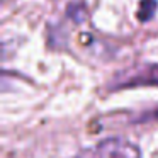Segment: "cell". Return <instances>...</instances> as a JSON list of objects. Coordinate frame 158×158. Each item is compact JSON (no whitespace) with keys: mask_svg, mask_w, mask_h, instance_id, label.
Instances as JSON below:
<instances>
[{"mask_svg":"<svg viewBox=\"0 0 158 158\" xmlns=\"http://www.w3.org/2000/svg\"><path fill=\"white\" fill-rule=\"evenodd\" d=\"M141 151L136 143L127 138L114 136L102 139L92 148L82 150L75 158H139Z\"/></svg>","mask_w":158,"mask_h":158,"instance_id":"6da1fadb","label":"cell"},{"mask_svg":"<svg viewBox=\"0 0 158 158\" xmlns=\"http://www.w3.org/2000/svg\"><path fill=\"white\" fill-rule=\"evenodd\" d=\"M110 90L129 89V87H158V63H146L141 66H131L116 73L109 83Z\"/></svg>","mask_w":158,"mask_h":158,"instance_id":"7a4b0ae2","label":"cell"},{"mask_svg":"<svg viewBox=\"0 0 158 158\" xmlns=\"http://www.w3.org/2000/svg\"><path fill=\"white\" fill-rule=\"evenodd\" d=\"M156 9H158L156 0H141L139 2V10H138V19H139L141 22L150 21V19H153Z\"/></svg>","mask_w":158,"mask_h":158,"instance_id":"3957f363","label":"cell"},{"mask_svg":"<svg viewBox=\"0 0 158 158\" xmlns=\"http://www.w3.org/2000/svg\"><path fill=\"white\" fill-rule=\"evenodd\" d=\"M66 15H68L75 24H80V22L85 19V9H83V4H80V2H77V4H70L68 10H66Z\"/></svg>","mask_w":158,"mask_h":158,"instance_id":"277c9868","label":"cell"}]
</instances>
